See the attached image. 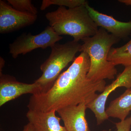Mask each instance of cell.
<instances>
[{"label":"cell","instance_id":"4","mask_svg":"<svg viewBox=\"0 0 131 131\" xmlns=\"http://www.w3.org/2000/svg\"><path fill=\"white\" fill-rule=\"evenodd\" d=\"M81 46L79 42L73 40L63 44L57 43L50 47L49 57L40 66L42 75L34 82L40 87V93L50 89L62 70L74 61L76 55L81 51Z\"/></svg>","mask_w":131,"mask_h":131},{"label":"cell","instance_id":"1","mask_svg":"<svg viewBox=\"0 0 131 131\" xmlns=\"http://www.w3.org/2000/svg\"><path fill=\"white\" fill-rule=\"evenodd\" d=\"M90 59L84 52L75 59L72 64L58 78L46 93L32 95L29 110L43 112L57 111L68 106L81 103L87 105L95 100L106 86L105 80L95 81L87 77Z\"/></svg>","mask_w":131,"mask_h":131},{"label":"cell","instance_id":"6","mask_svg":"<svg viewBox=\"0 0 131 131\" xmlns=\"http://www.w3.org/2000/svg\"><path fill=\"white\" fill-rule=\"evenodd\" d=\"M119 87L131 89V65L125 67V69L117 76L116 80L106 86L103 92L87 105V108L90 109L94 114L98 125L108 119L109 117L106 113V102L111 93Z\"/></svg>","mask_w":131,"mask_h":131},{"label":"cell","instance_id":"15","mask_svg":"<svg viewBox=\"0 0 131 131\" xmlns=\"http://www.w3.org/2000/svg\"><path fill=\"white\" fill-rule=\"evenodd\" d=\"M8 2L14 9L19 12L37 15L38 9L30 0H7Z\"/></svg>","mask_w":131,"mask_h":131},{"label":"cell","instance_id":"20","mask_svg":"<svg viewBox=\"0 0 131 131\" xmlns=\"http://www.w3.org/2000/svg\"><path fill=\"white\" fill-rule=\"evenodd\" d=\"M101 131H108L107 130H102Z\"/></svg>","mask_w":131,"mask_h":131},{"label":"cell","instance_id":"5","mask_svg":"<svg viewBox=\"0 0 131 131\" xmlns=\"http://www.w3.org/2000/svg\"><path fill=\"white\" fill-rule=\"evenodd\" d=\"M63 37L55 32L51 27L47 26L43 31L36 35L23 33L9 45V53L13 58L20 54L25 55L35 49L51 47Z\"/></svg>","mask_w":131,"mask_h":131},{"label":"cell","instance_id":"19","mask_svg":"<svg viewBox=\"0 0 131 131\" xmlns=\"http://www.w3.org/2000/svg\"><path fill=\"white\" fill-rule=\"evenodd\" d=\"M118 1L127 6H131V0H119Z\"/></svg>","mask_w":131,"mask_h":131},{"label":"cell","instance_id":"2","mask_svg":"<svg viewBox=\"0 0 131 131\" xmlns=\"http://www.w3.org/2000/svg\"><path fill=\"white\" fill-rule=\"evenodd\" d=\"M121 39L105 29L99 28L95 35L82 40L80 52H84L90 59L87 77L92 81L113 80L117 74L115 66L108 60V53L113 45Z\"/></svg>","mask_w":131,"mask_h":131},{"label":"cell","instance_id":"10","mask_svg":"<svg viewBox=\"0 0 131 131\" xmlns=\"http://www.w3.org/2000/svg\"><path fill=\"white\" fill-rule=\"evenodd\" d=\"M86 7L91 18L98 27H101L120 39L131 34V21H118L113 16L96 11L89 4H87Z\"/></svg>","mask_w":131,"mask_h":131},{"label":"cell","instance_id":"12","mask_svg":"<svg viewBox=\"0 0 131 131\" xmlns=\"http://www.w3.org/2000/svg\"><path fill=\"white\" fill-rule=\"evenodd\" d=\"M131 112V89H127L118 98L110 102L106 110L108 117L121 121L125 119Z\"/></svg>","mask_w":131,"mask_h":131},{"label":"cell","instance_id":"13","mask_svg":"<svg viewBox=\"0 0 131 131\" xmlns=\"http://www.w3.org/2000/svg\"><path fill=\"white\" fill-rule=\"evenodd\" d=\"M107 59L115 66L122 65L126 67L131 65V39L121 47H112L108 53Z\"/></svg>","mask_w":131,"mask_h":131},{"label":"cell","instance_id":"14","mask_svg":"<svg viewBox=\"0 0 131 131\" xmlns=\"http://www.w3.org/2000/svg\"><path fill=\"white\" fill-rule=\"evenodd\" d=\"M88 4L85 0H43L40 6V9L43 11L52 5H58L59 7H67L69 8L86 6Z\"/></svg>","mask_w":131,"mask_h":131},{"label":"cell","instance_id":"11","mask_svg":"<svg viewBox=\"0 0 131 131\" xmlns=\"http://www.w3.org/2000/svg\"><path fill=\"white\" fill-rule=\"evenodd\" d=\"M56 112L29 110L26 117L35 131H67L61 125V118L56 115Z\"/></svg>","mask_w":131,"mask_h":131},{"label":"cell","instance_id":"7","mask_svg":"<svg viewBox=\"0 0 131 131\" xmlns=\"http://www.w3.org/2000/svg\"><path fill=\"white\" fill-rule=\"evenodd\" d=\"M37 15L19 12L0 1V33H8L32 25Z\"/></svg>","mask_w":131,"mask_h":131},{"label":"cell","instance_id":"16","mask_svg":"<svg viewBox=\"0 0 131 131\" xmlns=\"http://www.w3.org/2000/svg\"><path fill=\"white\" fill-rule=\"evenodd\" d=\"M117 131H130L131 127V115L125 119L115 123Z\"/></svg>","mask_w":131,"mask_h":131},{"label":"cell","instance_id":"9","mask_svg":"<svg viewBox=\"0 0 131 131\" xmlns=\"http://www.w3.org/2000/svg\"><path fill=\"white\" fill-rule=\"evenodd\" d=\"M87 104L81 103L57 111L67 131H91L86 118Z\"/></svg>","mask_w":131,"mask_h":131},{"label":"cell","instance_id":"3","mask_svg":"<svg viewBox=\"0 0 131 131\" xmlns=\"http://www.w3.org/2000/svg\"><path fill=\"white\" fill-rule=\"evenodd\" d=\"M45 17L58 35H70L76 42L92 37L99 29L86 6L68 9L59 7L54 12L47 13Z\"/></svg>","mask_w":131,"mask_h":131},{"label":"cell","instance_id":"18","mask_svg":"<svg viewBox=\"0 0 131 131\" xmlns=\"http://www.w3.org/2000/svg\"><path fill=\"white\" fill-rule=\"evenodd\" d=\"M5 64V61L2 57H0V74H2V70Z\"/></svg>","mask_w":131,"mask_h":131},{"label":"cell","instance_id":"17","mask_svg":"<svg viewBox=\"0 0 131 131\" xmlns=\"http://www.w3.org/2000/svg\"><path fill=\"white\" fill-rule=\"evenodd\" d=\"M22 131H35L34 128L33 127L32 125L28 122L24 126V129Z\"/></svg>","mask_w":131,"mask_h":131},{"label":"cell","instance_id":"8","mask_svg":"<svg viewBox=\"0 0 131 131\" xmlns=\"http://www.w3.org/2000/svg\"><path fill=\"white\" fill-rule=\"evenodd\" d=\"M38 84L34 82L28 84L18 81L15 78L8 74H0V106L26 94L40 93Z\"/></svg>","mask_w":131,"mask_h":131}]
</instances>
